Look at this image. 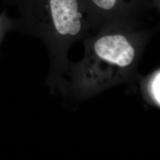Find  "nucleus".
<instances>
[{"label": "nucleus", "instance_id": "obj_1", "mask_svg": "<svg viewBox=\"0 0 160 160\" xmlns=\"http://www.w3.org/2000/svg\"><path fill=\"white\" fill-rule=\"evenodd\" d=\"M97 57L111 68L125 70L131 67L135 58V50L126 37L109 34L101 37L94 45Z\"/></svg>", "mask_w": 160, "mask_h": 160}, {"label": "nucleus", "instance_id": "obj_2", "mask_svg": "<svg viewBox=\"0 0 160 160\" xmlns=\"http://www.w3.org/2000/svg\"><path fill=\"white\" fill-rule=\"evenodd\" d=\"M52 30L60 36H76L81 29L77 0H48Z\"/></svg>", "mask_w": 160, "mask_h": 160}, {"label": "nucleus", "instance_id": "obj_3", "mask_svg": "<svg viewBox=\"0 0 160 160\" xmlns=\"http://www.w3.org/2000/svg\"><path fill=\"white\" fill-rule=\"evenodd\" d=\"M160 69H158L149 77L146 84V91L151 101L158 107L160 105Z\"/></svg>", "mask_w": 160, "mask_h": 160}, {"label": "nucleus", "instance_id": "obj_4", "mask_svg": "<svg viewBox=\"0 0 160 160\" xmlns=\"http://www.w3.org/2000/svg\"><path fill=\"white\" fill-rule=\"evenodd\" d=\"M17 28V20L9 17L6 11L0 14V47L7 33Z\"/></svg>", "mask_w": 160, "mask_h": 160}, {"label": "nucleus", "instance_id": "obj_5", "mask_svg": "<svg viewBox=\"0 0 160 160\" xmlns=\"http://www.w3.org/2000/svg\"><path fill=\"white\" fill-rule=\"evenodd\" d=\"M94 4L104 10H111L114 7L116 0H92Z\"/></svg>", "mask_w": 160, "mask_h": 160}]
</instances>
